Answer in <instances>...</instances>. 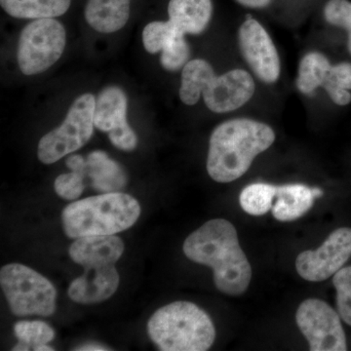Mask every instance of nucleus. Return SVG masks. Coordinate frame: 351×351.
<instances>
[{
    "label": "nucleus",
    "instance_id": "nucleus-28",
    "mask_svg": "<svg viewBox=\"0 0 351 351\" xmlns=\"http://www.w3.org/2000/svg\"><path fill=\"white\" fill-rule=\"evenodd\" d=\"M84 177L85 175L75 171L60 175L54 184L57 195L66 200L77 199L84 189Z\"/></svg>",
    "mask_w": 351,
    "mask_h": 351
},
{
    "label": "nucleus",
    "instance_id": "nucleus-16",
    "mask_svg": "<svg viewBox=\"0 0 351 351\" xmlns=\"http://www.w3.org/2000/svg\"><path fill=\"white\" fill-rule=\"evenodd\" d=\"M169 20L182 32L200 34L206 29L212 15V0H170Z\"/></svg>",
    "mask_w": 351,
    "mask_h": 351
},
{
    "label": "nucleus",
    "instance_id": "nucleus-9",
    "mask_svg": "<svg viewBox=\"0 0 351 351\" xmlns=\"http://www.w3.org/2000/svg\"><path fill=\"white\" fill-rule=\"evenodd\" d=\"M351 257V228L334 230L315 251H304L295 260V269L304 280L321 282L343 269Z\"/></svg>",
    "mask_w": 351,
    "mask_h": 351
},
{
    "label": "nucleus",
    "instance_id": "nucleus-22",
    "mask_svg": "<svg viewBox=\"0 0 351 351\" xmlns=\"http://www.w3.org/2000/svg\"><path fill=\"white\" fill-rule=\"evenodd\" d=\"M14 332L19 343L14 351L38 350L41 346L47 345L55 337L54 330L43 321H20L14 326Z\"/></svg>",
    "mask_w": 351,
    "mask_h": 351
},
{
    "label": "nucleus",
    "instance_id": "nucleus-17",
    "mask_svg": "<svg viewBox=\"0 0 351 351\" xmlns=\"http://www.w3.org/2000/svg\"><path fill=\"white\" fill-rule=\"evenodd\" d=\"M313 189L301 184L276 186L271 212L279 221H293L306 214L313 207Z\"/></svg>",
    "mask_w": 351,
    "mask_h": 351
},
{
    "label": "nucleus",
    "instance_id": "nucleus-31",
    "mask_svg": "<svg viewBox=\"0 0 351 351\" xmlns=\"http://www.w3.org/2000/svg\"><path fill=\"white\" fill-rule=\"evenodd\" d=\"M66 166L71 171L75 172L82 173V174L86 176L87 163L86 159L83 158L82 156H71L66 159Z\"/></svg>",
    "mask_w": 351,
    "mask_h": 351
},
{
    "label": "nucleus",
    "instance_id": "nucleus-1",
    "mask_svg": "<svg viewBox=\"0 0 351 351\" xmlns=\"http://www.w3.org/2000/svg\"><path fill=\"white\" fill-rule=\"evenodd\" d=\"M184 255L189 260L211 267L214 283L228 295L244 294L250 285L252 267L239 244L237 228L230 221L215 219L189 235Z\"/></svg>",
    "mask_w": 351,
    "mask_h": 351
},
{
    "label": "nucleus",
    "instance_id": "nucleus-24",
    "mask_svg": "<svg viewBox=\"0 0 351 351\" xmlns=\"http://www.w3.org/2000/svg\"><path fill=\"white\" fill-rule=\"evenodd\" d=\"M180 32H182L170 20L154 21L145 25L143 31V44L145 49L151 54H156Z\"/></svg>",
    "mask_w": 351,
    "mask_h": 351
},
{
    "label": "nucleus",
    "instance_id": "nucleus-12",
    "mask_svg": "<svg viewBox=\"0 0 351 351\" xmlns=\"http://www.w3.org/2000/svg\"><path fill=\"white\" fill-rule=\"evenodd\" d=\"M255 91V82L250 73L237 69L221 75L214 73L210 76L203 88L202 96L211 112L226 113L243 107Z\"/></svg>",
    "mask_w": 351,
    "mask_h": 351
},
{
    "label": "nucleus",
    "instance_id": "nucleus-11",
    "mask_svg": "<svg viewBox=\"0 0 351 351\" xmlns=\"http://www.w3.org/2000/svg\"><path fill=\"white\" fill-rule=\"evenodd\" d=\"M240 52L261 82L271 84L280 76V60L274 41L257 20L248 19L239 31Z\"/></svg>",
    "mask_w": 351,
    "mask_h": 351
},
{
    "label": "nucleus",
    "instance_id": "nucleus-25",
    "mask_svg": "<svg viewBox=\"0 0 351 351\" xmlns=\"http://www.w3.org/2000/svg\"><path fill=\"white\" fill-rule=\"evenodd\" d=\"M186 34L180 32L161 51L160 64L168 71H178L189 62L191 48L184 38Z\"/></svg>",
    "mask_w": 351,
    "mask_h": 351
},
{
    "label": "nucleus",
    "instance_id": "nucleus-6",
    "mask_svg": "<svg viewBox=\"0 0 351 351\" xmlns=\"http://www.w3.org/2000/svg\"><path fill=\"white\" fill-rule=\"evenodd\" d=\"M96 98L83 94L73 101L63 123L39 141L38 156L44 164L57 162L89 142L94 132Z\"/></svg>",
    "mask_w": 351,
    "mask_h": 351
},
{
    "label": "nucleus",
    "instance_id": "nucleus-18",
    "mask_svg": "<svg viewBox=\"0 0 351 351\" xmlns=\"http://www.w3.org/2000/svg\"><path fill=\"white\" fill-rule=\"evenodd\" d=\"M86 163V176L91 179L92 186L97 191L106 193H115L125 186V172L106 152H91L87 157Z\"/></svg>",
    "mask_w": 351,
    "mask_h": 351
},
{
    "label": "nucleus",
    "instance_id": "nucleus-33",
    "mask_svg": "<svg viewBox=\"0 0 351 351\" xmlns=\"http://www.w3.org/2000/svg\"><path fill=\"white\" fill-rule=\"evenodd\" d=\"M75 350L82 351H105L110 350V348H106V346L99 345V343H86L80 346L78 348H75Z\"/></svg>",
    "mask_w": 351,
    "mask_h": 351
},
{
    "label": "nucleus",
    "instance_id": "nucleus-21",
    "mask_svg": "<svg viewBox=\"0 0 351 351\" xmlns=\"http://www.w3.org/2000/svg\"><path fill=\"white\" fill-rule=\"evenodd\" d=\"M215 73L213 66L203 59L189 61L182 68L180 99L184 105L195 106L202 96L203 88L210 76Z\"/></svg>",
    "mask_w": 351,
    "mask_h": 351
},
{
    "label": "nucleus",
    "instance_id": "nucleus-35",
    "mask_svg": "<svg viewBox=\"0 0 351 351\" xmlns=\"http://www.w3.org/2000/svg\"><path fill=\"white\" fill-rule=\"evenodd\" d=\"M53 350H53V348H51V346H47V345L41 346L40 348H38V350H36V351H53Z\"/></svg>",
    "mask_w": 351,
    "mask_h": 351
},
{
    "label": "nucleus",
    "instance_id": "nucleus-34",
    "mask_svg": "<svg viewBox=\"0 0 351 351\" xmlns=\"http://www.w3.org/2000/svg\"><path fill=\"white\" fill-rule=\"evenodd\" d=\"M313 193L314 195V197L318 198L320 197V196L323 195V191H321L319 189H313Z\"/></svg>",
    "mask_w": 351,
    "mask_h": 351
},
{
    "label": "nucleus",
    "instance_id": "nucleus-27",
    "mask_svg": "<svg viewBox=\"0 0 351 351\" xmlns=\"http://www.w3.org/2000/svg\"><path fill=\"white\" fill-rule=\"evenodd\" d=\"M324 18L329 24L348 31V46L351 54V2L348 0H330L324 7Z\"/></svg>",
    "mask_w": 351,
    "mask_h": 351
},
{
    "label": "nucleus",
    "instance_id": "nucleus-29",
    "mask_svg": "<svg viewBox=\"0 0 351 351\" xmlns=\"http://www.w3.org/2000/svg\"><path fill=\"white\" fill-rule=\"evenodd\" d=\"M327 84H334L343 89L351 90V64L341 63L332 66L329 80L323 87Z\"/></svg>",
    "mask_w": 351,
    "mask_h": 351
},
{
    "label": "nucleus",
    "instance_id": "nucleus-23",
    "mask_svg": "<svg viewBox=\"0 0 351 351\" xmlns=\"http://www.w3.org/2000/svg\"><path fill=\"white\" fill-rule=\"evenodd\" d=\"M276 186L257 182L246 186L239 196L240 206L252 216H263L271 210Z\"/></svg>",
    "mask_w": 351,
    "mask_h": 351
},
{
    "label": "nucleus",
    "instance_id": "nucleus-14",
    "mask_svg": "<svg viewBox=\"0 0 351 351\" xmlns=\"http://www.w3.org/2000/svg\"><path fill=\"white\" fill-rule=\"evenodd\" d=\"M123 252V241L115 235L80 237L69 250L71 260L84 267L114 265Z\"/></svg>",
    "mask_w": 351,
    "mask_h": 351
},
{
    "label": "nucleus",
    "instance_id": "nucleus-15",
    "mask_svg": "<svg viewBox=\"0 0 351 351\" xmlns=\"http://www.w3.org/2000/svg\"><path fill=\"white\" fill-rule=\"evenodd\" d=\"M130 5L131 0H88L85 19L95 31L112 34L128 22Z\"/></svg>",
    "mask_w": 351,
    "mask_h": 351
},
{
    "label": "nucleus",
    "instance_id": "nucleus-5",
    "mask_svg": "<svg viewBox=\"0 0 351 351\" xmlns=\"http://www.w3.org/2000/svg\"><path fill=\"white\" fill-rule=\"evenodd\" d=\"M0 285L15 315L47 317L56 311V289L31 267L20 263L5 265L0 270Z\"/></svg>",
    "mask_w": 351,
    "mask_h": 351
},
{
    "label": "nucleus",
    "instance_id": "nucleus-26",
    "mask_svg": "<svg viewBox=\"0 0 351 351\" xmlns=\"http://www.w3.org/2000/svg\"><path fill=\"white\" fill-rule=\"evenodd\" d=\"M337 291V307L341 319L351 326V267L339 269L332 278Z\"/></svg>",
    "mask_w": 351,
    "mask_h": 351
},
{
    "label": "nucleus",
    "instance_id": "nucleus-2",
    "mask_svg": "<svg viewBox=\"0 0 351 351\" xmlns=\"http://www.w3.org/2000/svg\"><path fill=\"white\" fill-rule=\"evenodd\" d=\"M276 141L274 129L249 119L223 122L210 137L207 172L215 182L226 184L239 179L254 159Z\"/></svg>",
    "mask_w": 351,
    "mask_h": 351
},
{
    "label": "nucleus",
    "instance_id": "nucleus-4",
    "mask_svg": "<svg viewBox=\"0 0 351 351\" xmlns=\"http://www.w3.org/2000/svg\"><path fill=\"white\" fill-rule=\"evenodd\" d=\"M147 332L162 351H205L216 338L210 316L193 302L184 301L156 311L147 323Z\"/></svg>",
    "mask_w": 351,
    "mask_h": 351
},
{
    "label": "nucleus",
    "instance_id": "nucleus-19",
    "mask_svg": "<svg viewBox=\"0 0 351 351\" xmlns=\"http://www.w3.org/2000/svg\"><path fill=\"white\" fill-rule=\"evenodd\" d=\"M71 0H0L2 9L17 19L56 18L68 12Z\"/></svg>",
    "mask_w": 351,
    "mask_h": 351
},
{
    "label": "nucleus",
    "instance_id": "nucleus-32",
    "mask_svg": "<svg viewBox=\"0 0 351 351\" xmlns=\"http://www.w3.org/2000/svg\"><path fill=\"white\" fill-rule=\"evenodd\" d=\"M235 1L248 8L260 9L269 6L272 0H235Z\"/></svg>",
    "mask_w": 351,
    "mask_h": 351
},
{
    "label": "nucleus",
    "instance_id": "nucleus-30",
    "mask_svg": "<svg viewBox=\"0 0 351 351\" xmlns=\"http://www.w3.org/2000/svg\"><path fill=\"white\" fill-rule=\"evenodd\" d=\"M323 89L329 95L330 99L338 106H348L351 101L350 90L343 89L334 84H327Z\"/></svg>",
    "mask_w": 351,
    "mask_h": 351
},
{
    "label": "nucleus",
    "instance_id": "nucleus-8",
    "mask_svg": "<svg viewBox=\"0 0 351 351\" xmlns=\"http://www.w3.org/2000/svg\"><path fill=\"white\" fill-rule=\"evenodd\" d=\"M295 321L311 351L348 350L341 316L322 300L302 302L295 313Z\"/></svg>",
    "mask_w": 351,
    "mask_h": 351
},
{
    "label": "nucleus",
    "instance_id": "nucleus-7",
    "mask_svg": "<svg viewBox=\"0 0 351 351\" xmlns=\"http://www.w3.org/2000/svg\"><path fill=\"white\" fill-rule=\"evenodd\" d=\"M66 44L64 27L54 18L32 21L21 32L17 60L25 75H39L63 55Z\"/></svg>",
    "mask_w": 351,
    "mask_h": 351
},
{
    "label": "nucleus",
    "instance_id": "nucleus-10",
    "mask_svg": "<svg viewBox=\"0 0 351 351\" xmlns=\"http://www.w3.org/2000/svg\"><path fill=\"white\" fill-rule=\"evenodd\" d=\"M128 99L121 88L110 86L101 90L96 99L94 126L107 132L110 143L124 152H133L138 145V137L127 121Z\"/></svg>",
    "mask_w": 351,
    "mask_h": 351
},
{
    "label": "nucleus",
    "instance_id": "nucleus-20",
    "mask_svg": "<svg viewBox=\"0 0 351 351\" xmlns=\"http://www.w3.org/2000/svg\"><path fill=\"white\" fill-rule=\"evenodd\" d=\"M332 64L328 58L319 52H311L302 58L298 73V89L309 95L317 88L323 87L331 75Z\"/></svg>",
    "mask_w": 351,
    "mask_h": 351
},
{
    "label": "nucleus",
    "instance_id": "nucleus-3",
    "mask_svg": "<svg viewBox=\"0 0 351 351\" xmlns=\"http://www.w3.org/2000/svg\"><path fill=\"white\" fill-rule=\"evenodd\" d=\"M140 214V204L131 195L105 193L68 205L62 219L64 233L71 239H80L123 232L138 221Z\"/></svg>",
    "mask_w": 351,
    "mask_h": 351
},
{
    "label": "nucleus",
    "instance_id": "nucleus-13",
    "mask_svg": "<svg viewBox=\"0 0 351 351\" xmlns=\"http://www.w3.org/2000/svg\"><path fill=\"white\" fill-rule=\"evenodd\" d=\"M119 285V274L113 265L85 267L84 274L69 285V297L78 304H98L112 297Z\"/></svg>",
    "mask_w": 351,
    "mask_h": 351
}]
</instances>
